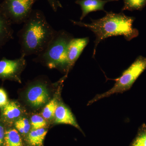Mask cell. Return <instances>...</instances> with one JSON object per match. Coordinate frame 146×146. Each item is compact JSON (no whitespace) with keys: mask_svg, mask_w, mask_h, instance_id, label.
<instances>
[{"mask_svg":"<svg viewBox=\"0 0 146 146\" xmlns=\"http://www.w3.org/2000/svg\"><path fill=\"white\" fill-rule=\"evenodd\" d=\"M146 69V57L140 56L127 70L123 72L120 77L115 80L116 82L112 88L103 94L97 95L89 101L88 105L113 94L123 93L129 90L139 76Z\"/></svg>","mask_w":146,"mask_h":146,"instance_id":"cell-4","label":"cell"},{"mask_svg":"<svg viewBox=\"0 0 146 146\" xmlns=\"http://www.w3.org/2000/svg\"><path fill=\"white\" fill-rule=\"evenodd\" d=\"M130 146H146V124L141 126Z\"/></svg>","mask_w":146,"mask_h":146,"instance_id":"cell-17","label":"cell"},{"mask_svg":"<svg viewBox=\"0 0 146 146\" xmlns=\"http://www.w3.org/2000/svg\"><path fill=\"white\" fill-rule=\"evenodd\" d=\"M54 117L56 123L70 125L81 130L73 113L70 109L62 103L58 104Z\"/></svg>","mask_w":146,"mask_h":146,"instance_id":"cell-9","label":"cell"},{"mask_svg":"<svg viewBox=\"0 0 146 146\" xmlns=\"http://www.w3.org/2000/svg\"><path fill=\"white\" fill-rule=\"evenodd\" d=\"M58 104L56 99L51 100L43 109L42 112V117L46 119H50L53 118Z\"/></svg>","mask_w":146,"mask_h":146,"instance_id":"cell-16","label":"cell"},{"mask_svg":"<svg viewBox=\"0 0 146 146\" xmlns=\"http://www.w3.org/2000/svg\"><path fill=\"white\" fill-rule=\"evenodd\" d=\"M119 0H77L75 3L80 6L82 14L80 18L82 21L89 13L93 11L104 10L106 4L110 2L118 1Z\"/></svg>","mask_w":146,"mask_h":146,"instance_id":"cell-10","label":"cell"},{"mask_svg":"<svg viewBox=\"0 0 146 146\" xmlns=\"http://www.w3.org/2000/svg\"><path fill=\"white\" fill-rule=\"evenodd\" d=\"M124 5L121 10L141 11L146 5V0H123Z\"/></svg>","mask_w":146,"mask_h":146,"instance_id":"cell-15","label":"cell"},{"mask_svg":"<svg viewBox=\"0 0 146 146\" xmlns=\"http://www.w3.org/2000/svg\"><path fill=\"white\" fill-rule=\"evenodd\" d=\"M8 102L7 94L3 89L0 88V107H3Z\"/></svg>","mask_w":146,"mask_h":146,"instance_id":"cell-20","label":"cell"},{"mask_svg":"<svg viewBox=\"0 0 146 146\" xmlns=\"http://www.w3.org/2000/svg\"><path fill=\"white\" fill-rule=\"evenodd\" d=\"M47 133L44 128L33 129L29 132L28 136L29 144L32 146H41Z\"/></svg>","mask_w":146,"mask_h":146,"instance_id":"cell-12","label":"cell"},{"mask_svg":"<svg viewBox=\"0 0 146 146\" xmlns=\"http://www.w3.org/2000/svg\"><path fill=\"white\" fill-rule=\"evenodd\" d=\"M12 24L0 9V49L13 38Z\"/></svg>","mask_w":146,"mask_h":146,"instance_id":"cell-11","label":"cell"},{"mask_svg":"<svg viewBox=\"0 0 146 146\" xmlns=\"http://www.w3.org/2000/svg\"><path fill=\"white\" fill-rule=\"evenodd\" d=\"M3 114L6 119L13 120L17 119L21 115V108L14 102H8L3 108Z\"/></svg>","mask_w":146,"mask_h":146,"instance_id":"cell-13","label":"cell"},{"mask_svg":"<svg viewBox=\"0 0 146 146\" xmlns=\"http://www.w3.org/2000/svg\"><path fill=\"white\" fill-rule=\"evenodd\" d=\"M31 125L32 129H38L44 127L47 125V122L43 117L35 115L32 116L31 118Z\"/></svg>","mask_w":146,"mask_h":146,"instance_id":"cell-19","label":"cell"},{"mask_svg":"<svg viewBox=\"0 0 146 146\" xmlns=\"http://www.w3.org/2000/svg\"><path fill=\"white\" fill-rule=\"evenodd\" d=\"M5 132L2 126L0 125V145L3 144L4 140Z\"/></svg>","mask_w":146,"mask_h":146,"instance_id":"cell-22","label":"cell"},{"mask_svg":"<svg viewBox=\"0 0 146 146\" xmlns=\"http://www.w3.org/2000/svg\"><path fill=\"white\" fill-rule=\"evenodd\" d=\"M49 4L54 12L59 8H62V5L59 0H47Z\"/></svg>","mask_w":146,"mask_h":146,"instance_id":"cell-21","label":"cell"},{"mask_svg":"<svg viewBox=\"0 0 146 146\" xmlns=\"http://www.w3.org/2000/svg\"><path fill=\"white\" fill-rule=\"evenodd\" d=\"M50 98L47 84L43 81H36L28 89L26 99L32 107L37 108L44 105Z\"/></svg>","mask_w":146,"mask_h":146,"instance_id":"cell-6","label":"cell"},{"mask_svg":"<svg viewBox=\"0 0 146 146\" xmlns=\"http://www.w3.org/2000/svg\"><path fill=\"white\" fill-rule=\"evenodd\" d=\"M74 38L65 30L56 31L48 44L41 53L36 55L35 61L41 62L50 68H57L68 72L67 50L68 45Z\"/></svg>","mask_w":146,"mask_h":146,"instance_id":"cell-3","label":"cell"},{"mask_svg":"<svg viewBox=\"0 0 146 146\" xmlns=\"http://www.w3.org/2000/svg\"><path fill=\"white\" fill-rule=\"evenodd\" d=\"M89 42L88 37L73 38L71 40L68 45L67 50L68 71L72 68Z\"/></svg>","mask_w":146,"mask_h":146,"instance_id":"cell-8","label":"cell"},{"mask_svg":"<svg viewBox=\"0 0 146 146\" xmlns=\"http://www.w3.org/2000/svg\"><path fill=\"white\" fill-rule=\"evenodd\" d=\"M106 15L103 18L97 20L91 19L92 23L90 24L70 20L74 25L89 29L96 35L94 57L98 45L106 38L122 35L126 40L129 41L139 34L138 30L132 27L135 19L134 17L126 16L122 12L116 13L106 11Z\"/></svg>","mask_w":146,"mask_h":146,"instance_id":"cell-2","label":"cell"},{"mask_svg":"<svg viewBox=\"0 0 146 146\" xmlns=\"http://www.w3.org/2000/svg\"><path fill=\"white\" fill-rule=\"evenodd\" d=\"M37 0H5L0 9L12 24L24 23L29 18Z\"/></svg>","mask_w":146,"mask_h":146,"instance_id":"cell-5","label":"cell"},{"mask_svg":"<svg viewBox=\"0 0 146 146\" xmlns=\"http://www.w3.org/2000/svg\"><path fill=\"white\" fill-rule=\"evenodd\" d=\"M4 141L5 146H23L21 136L16 129L6 131Z\"/></svg>","mask_w":146,"mask_h":146,"instance_id":"cell-14","label":"cell"},{"mask_svg":"<svg viewBox=\"0 0 146 146\" xmlns=\"http://www.w3.org/2000/svg\"><path fill=\"white\" fill-rule=\"evenodd\" d=\"M26 65L23 56L14 60L3 58L0 60V78L20 80V75Z\"/></svg>","mask_w":146,"mask_h":146,"instance_id":"cell-7","label":"cell"},{"mask_svg":"<svg viewBox=\"0 0 146 146\" xmlns=\"http://www.w3.org/2000/svg\"><path fill=\"white\" fill-rule=\"evenodd\" d=\"M15 127L17 130L22 134H27L30 130L31 125L27 118H21L16 121Z\"/></svg>","mask_w":146,"mask_h":146,"instance_id":"cell-18","label":"cell"},{"mask_svg":"<svg viewBox=\"0 0 146 146\" xmlns=\"http://www.w3.org/2000/svg\"><path fill=\"white\" fill-rule=\"evenodd\" d=\"M56 32L42 11L33 10L18 33L21 56L37 55L41 53L46 48Z\"/></svg>","mask_w":146,"mask_h":146,"instance_id":"cell-1","label":"cell"}]
</instances>
